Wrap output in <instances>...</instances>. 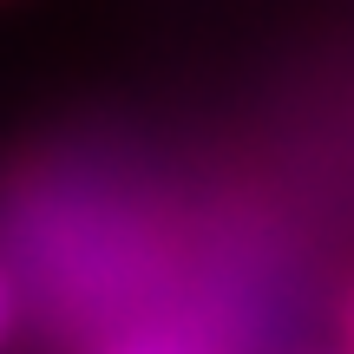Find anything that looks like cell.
I'll return each instance as SVG.
<instances>
[{
  "label": "cell",
  "instance_id": "3",
  "mask_svg": "<svg viewBox=\"0 0 354 354\" xmlns=\"http://www.w3.org/2000/svg\"><path fill=\"white\" fill-rule=\"evenodd\" d=\"M348 342H354V308H348Z\"/></svg>",
  "mask_w": 354,
  "mask_h": 354
},
{
  "label": "cell",
  "instance_id": "2",
  "mask_svg": "<svg viewBox=\"0 0 354 354\" xmlns=\"http://www.w3.org/2000/svg\"><path fill=\"white\" fill-rule=\"evenodd\" d=\"M105 354H190L184 342H165V335H125V342H112Z\"/></svg>",
  "mask_w": 354,
  "mask_h": 354
},
{
  "label": "cell",
  "instance_id": "1",
  "mask_svg": "<svg viewBox=\"0 0 354 354\" xmlns=\"http://www.w3.org/2000/svg\"><path fill=\"white\" fill-rule=\"evenodd\" d=\"M13 322H20V282H13V269L0 263V348L13 342Z\"/></svg>",
  "mask_w": 354,
  "mask_h": 354
}]
</instances>
